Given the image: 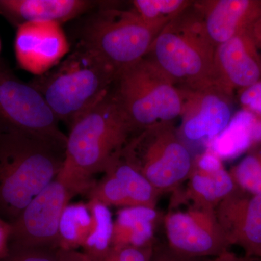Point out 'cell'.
Instances as JSON below:
<instances>
[{
  "label": "cell",
  "mask_w": 261,
  "mask_h": 261,
  "mask_svg": "<svg viewBox=\"0 0 261 261\" xmlns=\"http://www.w3.org/2000/svg\"><path fill=\"white\" fill-rule=\"evenodd\" d=\"M88 0H0V15L13 27L29 22H56L63 25L93 9Z\"/></svg>",
  "instance_id": "e0dca14e"
},
{
  "label": "cell",
  "mask_w": 261,
  "mask_h": 261,
  "mask_svg": "<svg viewBox=\"0 0 261 261\" xmlns=\"http://www.w3.org/2000/svg\"><path fill=\"white\" fill-rule=\"evenodd\" d=\"M135 135L111 89L70 127L58 178L79 195H87L97 182L94 176L105 172Z\"/></svg>",
  "instance_id": "7a4b0ae2"
},
{
  "label": "cell",
  "mask_w": 261,
  "mask_h": 261,
  "mask_svg": "<svg viewBox=\"0 0 261 261\" xmlns=\"http://www.w3.org/2000/svg\"><path fill=\"white\" fill-rule=\"evenodd\" d=\"M240 102L247 108L246 110L261 115V81L242 92Z\"/></svg>",
  "instance_id": "83f0119b"
},
{
  "label": "cell",
  "mask_w": 261,
  "mask_h": 261,
  "mask_svg": "<svg viewBox=\"0 0 261 261\" xmlns=\"http://www.w3.org/2000/svg\"><path fill=\"white\" fill-rule=\"evenodd\" d=\"M261 142V120L244 109L233 115L229 123L211 140L208 149L221 161L236 159L254 144Z\"/></svg>",
  "instance_id": "ac0fdd59"
},
{
  "label": "cell",
  "mask_w": 261,
  "mask_h": 261,
  "mask_svg": "<svg viewBox=\"0 0 261 261\" xmlns=\"http://www.w3.org/2000/svg\"><path fill=\"white\" fill-rule=\"evenodd\" d=\"M100 181L88 192L89 201L99 202L108 207H133L126 189L121 181L110 172H105Z\"/></svg>",
  "instance_id": "cb8c5ba5"
},
{
  "label": "cell",
  "mask_w": 261,
  "mask_h": 261,
  "mask_svg": "<svg viewBox=\"0 0 261 261\" xmlns=\"http://www.w3.org/2000/svg\"><path fill=\"white\" fill-rule=\"evenodd\" d=\"M230 173L239 190L261 195V149L245 156Z\"/></svg>",
  "instance_id": "d4e9b609"
},
{
  "label": "cell",
  "mask_w": 261,
  "mask_h": 261,
  "mask_svg": "<svg viewBox=\"0 0 261 261\" xmlns=\"http://www.w3.org/2000/svg\"><path fill=\"white\" fill-rule=\"evenodd\" d=\"M0 53H1V41H0Z\"/></svg>",
  "instance_id": "d6a6232c"
},
{
  "label": "cell",
  "mask_w": 261,
  "mask_h": 261,
  "mask_svg": "<svg viewBox=\"0 0 261 261\" xmlns=\"http://www.w3.org/2000/svg\"><path fill=\"white\" fill-rule=\"evenodd\" d=\"M58 250L10 247V252L0 261H60Z\"/></svg>",
  "instance_id": "4316f807"
},
{
  "label": "cell",
  "mask_w": 261,
  "mask_h": 261,
  "mask_svg": "<svg viewBox=\"0 0 261 261\" xmlns=\"http://www.w3.org/2000/svg\"><path fill=\"white\" fill-rule=\"evenodd\" d=\"M88 205L93 219L92 228L84 246V253L92 261L101 260L112 247L113 219L110 207L95 201Z\"/></svg>",
  "instance_id": "7402d4cb"
},
{
  "label": "cell",
  "mask_w": 261,
  "mask_h": 261,
  "mask_svg": "<svg viewBox=\"0 0 261 261\" xmlns=\"http://www.w3.org/2000/svg\"><path fill=\"white\" fill-rule=\"evenodd\" d=\"M160 218L156 207L120 208L113 220L112 247L154 245V231Z\"/></svg>",
  "instance_id": "d6986e66"
},
{
  "label": "cell",
  "mask_w": 261,
  "mask_h": 261,
  "mask_svg": "<svg viewBox=\"0 0 261 261\" xmlns=\"http://www.w3.org/2000/svg\"><path fill=\"white\" fill-rule=\"evenodd\" d=\"M112 90L135 134L181 116V92L147 58L118 73Z\"/></svg>",
  "instance_id": "5b68a950"
},
{
  "label": "cell",
  "mask_w": 261,
  "mask_h": 261,
  "mask_svg": "<svg viewBox=\"0 0 261 261\" xmlns=\"http://www.w3.org/2000/svg\"><path fill=\"white\" fill-rule=\"evenodd\" d=\"M12 231V224L0 216V260L9 253Z\"/></svg>",
  "instance_id": "f1b7e54d"
},
{
  "label": "cell",
  "mask_w": 261,
  "mask_h": 261,
  "mask_svg": "<svg viewBox=\"0 0 261 261\" xmlns=\"http://www.w3.org/2000/svg\"><path fill=\"white\" fill-rule=\"evenodd\" d=\"M193 3L161 30L145 58L176 87L197 89L215 83V51Z\"/></svg>",
  "instance_id": "277c9868"
},
{
  "label": "cell",
  "mask_w": 261,
  "mask_h": 261,
  "mask_svg": "<svg viewBox=\"0 0 261 261\" xmlns=\"http://www.w3.org/2000/svg\"><path fill=\"white\" fill-rule=\"evenodd\" d=\"M250 258L245 256V257L238 256L236 254L229 250L224 252L221 255L217 257H214V258L206 261H250Z\"/></svg>",
  "instance_id": "1f68e13d"
},
{
  "label": "cell",
  "mask_w": 261,
  "mask_h": 261,
  "mask_svg": "<svg viewBox=\"0 0 261 261\" xmlns=\"http://www.w3.org/2000/svg\"><path fill=\"white\" fill-rule=\"evenodd\" d=\"M179 89L181 94V135L197 142L213 140L224 130L232 118L231 91L221 84L197 89Z\"/></svg>",
  "instance_id": "8fae6325"
},
{
  "label": "cell",
  "mask_w": 261,
  "mask_h": 261,
  "mask_svg": "<svg viewBox=\"0 0 261 261\" xmlns=\"http://www.w3.org/2000/svg\"><path fill=\"white\" fill-rule=\"evenodd\" d=\"M66 144L0 124V216L13 224L54 181Z\"/></svg>",
  "instance_id": "6da1fadb"
},
{
  "label": "cell",
  "mask_w": 261,
  "mask_h": 261,
  "mask_svg": "<svg viewBox=\"0 0 261 261\" xmlns=\"http://www.w3.org/2000/svg\"><path fill=\"white\" fill-rule=\"evenodd\" d=\"M192 3L187 0H135L130 4L144 23L161 32Z\"/></svg>",
  "instance_id": "603a6c76"
},
{
  "label": "cell",
  "mask_w": 261,
  "mask_h": 261,
  "mask_svg": "<svg viewBox=\"0 0 261 261\" xmlns=\"http://www.w3.org/2000/svg\"><path fill=\"white\" fill-rule=\"evenodd\" d=\"M62 25L56 22L35 21L17 28L15 56L21 69L40 76L69 54L70 43Z\"/></svg>",
  "instance_id": "7c38bea8"
},
{
  "label": "cell",
  "mask_w": 261,
  "mask_h": 261,
  "mask_svg": "<svg viewBox=\"0 0 261 261\" xmlns=\"http://www.w3.org/2000/svg\"><path fill=\"white\" fill-rule=\"evenodd\" d=\"M79 194L57 177L31 201L13 223L10 247L59 250L62 215Z\"/></svg>",
  "instance_id": "30bf717a"
},
{
  "label": "cell",
  "mask_w": 261,
  "mask_h": 261,
  "mask_svg": "<svg viewBox=\"0 0 261 261\" xmlns=\"http://www.w3.org/2000/svg\"><path fill=\"white\" fill-rule=\"evenodd\" d=\"M122 154L160 195L179 190L193 166L190 151L173 122L159 123L135 134Z\"/></svg>",
  "instance_id": "8992f818"
},
{
  "label": "cell",
  "mask_w": 261,
  "mask_h": 261,
  "mask_svg": "<svg viewBox=\"0 0 261 261\" xmlns=\"http://www.w3.org/2000/svg\"><path fill=\"white\" fill-rule=\"evenodd\" d=\"M118 73L77 44L53 69L29 83L42 94L59 122L70 128L109 93Z\"/></svg>",
  "instance_id": "3957f363"
},
{
  "label": "cell",
  "mask_w": 261,
  "mask_h": 261,
  "mask_svg": "<svg viewBox=\"0 0 261 261\" xmlns=\"http://www.w3.org/2000/svg\"><path fill=\"white\" fill-rule=\"evenodd\" d=\"M194 4L216 47L233 37L247 34V27L260 11L257 3L248 0H205Z\"/></svg>",
  "instance_id": "9a60e30c"
},
{
  "label": "cell",
  "mask_w": 261,
  "mask_h": 261,
  "mask_svg": "<svg viewBox=\"0 0 261 261\" xmlns=\"http://www.w3.org/2000/svg\"><path fill=\"white\" fill-rule=\"evenodd\" d=\"M154 250V245L111 247L107 255L98 261H152Z\"/></svg>",
  "instance_id": "484cf974"
},
{
  "label": "cell",
  "mask_w": 261,
  "mask_h": 261,
  "mask_svg": "<svg viewBox=\"0 0 261 261\" xmlns=\"http://www.w3.org/2000/svg\"><path fill=\"white\" fill-rule=\"evenodd\" d=\"M105 172H110L123 184L132 206L156 207L160 194L123 157L122 150L113 158ZM104 172V173H105Z\"/></svg>",
  "instance_id": "ffe728a7"
},
{
  "label": "cell",
  "mask_w": 261,
  "mask_h": 261,
  "mask_svg": "<svg viewBox=\"0 0 261 261\" xmlns=\"http://www.w3.org/2000/svg\"><path fill=\"white\" fill-rule=\"evenodd\" d=\"M59 123L42 94L0 61V124L66 144Z\"/></svg>",
  "instance_id": "9c48e42d"
},
{
  "label": "cell",
  "mask_w": 261,
  "mask_h": 261,
  "mask_svg": "<svg viewBox=\"0 0 261 261\" xmlns=\"http://www.w3.org/2000/svg\"><path fill=\"white\" fill-rule=\"evenodd\" d=\"M186 208L172 205L163 218L168 248L178 256L217 257L231 246L220 226L216 211L210 206L173 199Z\"/></svg>",
  "instance_id": "ba28073f"
},
{
  "label": "cell",
  "mask_w": 261,
  "mask_h": 261,
  "mask_svg": "<svg viewBox=\"0 0 261 261\" xmlns=\"http://www.w3.org/2000/svg\"><path fill=\"white\" fill-rule=\"evenodd\" d=\"M159 34L144 23L132 8H106L84 23L78 44L119 73L147 56Z\"/></svg>",
  "instance_id": "52a82bcc"
},
{
  "label": "cell",
  "mask_w": 261,
  "mask_h": 261,
  "mask_svg": "<svg viewBox=\"0 0 261 261\" xmlns=\"http://www.w3.org/2000/svg\"><path fill=\"white\" fill-rule=\"evenodd\" d=\"M60 261H92L84 252L76 250H58L57 252Z\"/></svg>",
  "instance_id": "4dcf8cb0"
},
{
  "label": "cell",
  "mask_w": 261,
  "mask_h": 261,
  "mask_svg": "<svg viewBox=\"0 0 261 261\" xmlns=\"http://www.w3.org/2000/svg\"><path fill=\"white\" fill-rule=\"evenodd\" d=\"M215 211L229 245L242 247L248 258L261 259V195L238 189Z\"/></svg>",
  "instance_id": "4fadbf2b"
},
{
  "label": "cell",
  "mask_w": 261,
  "mask_h": 261,
  "mask_svg": "<svg viewBox=\"0 0 261 261\" xmlns=\"http://www.w3.org/2000/svg\"><path fill=\"white\" fill-rule=\"evenodd\" d=\"M152 261H193L190 259L178 256L171 251L168 247H154V255Z\"/></svg>",
  "instance_id": "f546056e"
},
{
  "label": "cell",
  "mask_w": 261,
  "mask_h": 261,
  "mask_svg": "<svg viewBox=\"0 0 261 261\" xmlns=\"http://www.w3.org/2000/svg\"><path fill=\"white\" fill-rule=\"evenodd\" d=\"M214 67L216 82L231 92L234 87L246 89L260 81V65L247 34L217 46Z\"/></svg>",
  "instance_id": "2e32d148"
},
{
  "label": "cell",
  "mask_w": 261,
  "mask_h": 261,
  "mask_svg": "<svg viewBox=\"0 0 261 261\" xmlns=\"http://www.w3.org/2000/svg\"><path fill=\"white\" fill-rule=\"evenodd\" d=\"M93 219L88 203H69L63 211L59 226V249L76 250L88 238Z\"/></svg>",
  "instance_id": "44dd1931"
},
{
  "label": "cell",
  "mask_w": 261,
  "mask_h": 261,
  "mask_svg": "<svg viewBox=\"0 0 261 261\" xmlns=\"http://www.w3.org/2000/svg\"><path fill=\"white\" fill-rule=\"evenodd\" d=\"M185 191L173 192V198L216 208L221 201L238 190L222 161L207 149L194 159Z\"/></svg>",
  "instance_id": "5bb4252c"
}]
</instances>
